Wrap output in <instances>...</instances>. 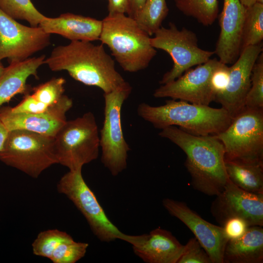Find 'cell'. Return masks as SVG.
I'll return each mask as SVG.
<instances>
[{
    "mask_svg": "<svg viewBox=\"0 0 263 263\" xmlns=\"http://www.w3.org/2000/svg\"><path fill=\"white\" fill-rule=\"evenodd\" d=\"M159 135L185 152V166L195 189L209 196H216L223 190L229 178L225 149L216 135H197L175 126L162 129Z\"/></svg>",
    "mask_w": 263,
    "mask_h": 263,
    "instance_id": "6da1fadb",
    "label": "cell"
},
{
    "mask_svg": "<svg viewBox=\"0 0 263 263\" xmlns=\"http://www.w3.org/2000/svg\"><path fill=\"white\" fill-rule=\"evenodd\" d=\"M53 71H66L75 80L87 86L110 93L126 81L116 70L115 62L103 44L91 41L73 40L55 47L44 60Z\"/></svg>",
    "mask_w": 263,
    "mask_h": 263,
    "instance_id": "7a4b0ae2",
    "label": "cell"
},
{
    "mask_svg": "<svg viewBox=\"0 0 263 263\" xmlns=\"http://www.w3.org/2000/svg\"><path fill=\"white\" fill-rule=\"evenodd\" d=\"M137 112L155 128L162 130L177 126L187 132L202 136L219 134L228 127L232 119L222 107L214 108L172 99L159 106L140 103Z\"/></svg>",
    "mask_w": 263,
    "mask_h": 263,
    "instance_id": "3957f363",
    "label": "cell"
},
{
    "mask_svg": "<svg viewBox=\"0 0 263 263\" xmlns=\"http://www.w3.org/2000/svg\"><path fill=\"white\" fill-rule=\"evenodd\" d=\"M99 39L106 45L123 70L135 73L147 68L157 54L150 36L135 20L123 13L108 14L102 20Z\"/></svg>",
    "mask_w": 263,
    "mask_h": 263,
    "instance_id": "277c9868",
    "label": "cell"
},
{
    "mask_svg": "<svg viewBox=\"0 0 263 263\" xmlns=\"http://www.w3.org/2000/svg\"><path fill=\"white\" fill-rule=\"evenodd\" d=\"M99 147L98 126L90 112L67 120L54 136L57 164L71 171L82 170L84 165L96 160Z\"/></svg>",
    "mask_w": 263,
    "mask_h": 263,
    "instance_id": "5b68a950",
    "label": "cell"
},
{
    "mask_svg": "<svg viewBox=\"0 0 263 263\" xmlns=\"http://www.w3.org/2000/svg\"><path fill=\"white\" fill-rule=\"evenodd\" d=\"M0 161L37 178L46 169L57 164L54 137L23 130L8 131L0 150Z\"/></svg>",
    "mask_w": 263,
    "mask_h": 263,
    "instance_id": "8992f818",
    "label": "cell"
},
{
    "mask_svg": "<svg viewBox=\"0 0 263 263\" xmlns=\"http://www.w3.org/2000/svg\"><path fill=\"white\" fill-rule=\"evenodd\" d=\"M216 135L224 146L225 160L263 165V108L245 107Z\"/></svg>",
    "mask_w": 263,
    "mask_h": 263,
    "instance_id": "52a82bcc",
    "label": "cell"
},
{
    "mask_svg": "<svg viewBox=\"0 0 263 263\" xmlns=\"http://www.w3.org/2000/svg\"><path fill=\"white\" fill-rule=\"evenodd\" d=\"M132 90V86L126 82L116 89L103 94L104 118L99 134L101 162L113 176L122 172L127 166L130 148L123 133L121 113L122 105Z\"/></svg>",
    "mask_w": 263,
    "mask_h": 263,
    "instance_id": "ba28073f",
    "label": "cell"
},
{
    "mask_svg": "<svg viewBox=\"0 0 263 263\" xmlns=\"http://www.w3.org/2000/svg\"><path fill=\"white\" fill-rule=\"evenodd\" d=\"M150 38L151 46L155 49L167 52L173 65L159 81L161 85L178 78L187 70L207 62L215 54L214 51L204 50L198 46L196 34L184 27L178 29L170 22L168 28L162 26Z\"/></svg>",
    "mask_w": 263,
    "mask_h": 263,
    "instance_id": "9c48e42d",
    "label": "cell"
},
{
    "mask_svg": "<svg viewBox=\"0 0 263 263\" xmlns=\"http://www.w3.org/2000/svg\"><path fill=\"white\" fill-rule=\"evenodd\" d=\"M81 170H69L63 175L57 184V191L73 203L99 241L110 243L118 239L126 242L129 235L122 232L107 216L84 180Z\"/></svg>",
    "mask_w": 263,
    "mask_h": 263,
    "instance_id": "30bf717a",
    "label": "cell"
},
{
    "mask_svg": "<svg viewBox=\"0 0 263 263\" xmlns=\"http://www.w3.org/2000/svg\"><path fill=\"white\" fill-rule=\"evenodd\" d=\"M222 63L215 57L190 68L176 79L155 90V98L170 97L198 105H209L215 101L216 93L211 84L214 71Z\"/></svg>",
    "mask_w": 263,
    "mask_h": 263,
    "instance_id": "8fae6325",
    "label": "cell"
},
{
    "mask_svg": "<svg viewBox=\"0 0 263 263\" xmlns=\"http://www.w3.org/2000/svg\"><path fill=\"white\" fill-rule=\"evenodd\" d=\"M50 35L39 26L20 24L0 9V60H25L50 44Z\"/></svg>",
    "mask_w": 263,
    "mask_h": 263,
    "instance_id": "7c38bea8",
    "label": "cell"
},
{
    "mask_svg": "<svg viewBox=\"0 0 263 263\" xmlns=\"http://www.w3.org/2000/svg\"><path fill=\"white\" fill-rule=\"evenodd\" d=\"M216 196L210 212L221 226L233 217L244 219L249 226H263V194L245 191L228 179L223 190Z\"/></svg>",
    "mask_w": 263,
    "mask_h": 263,
    "instance_id": "4fadbf2b",
    "label": "cell"
},
{
    "mask_svg": "<svg viewBox=\"0 0 263 263\" xmlns=\"http://www.w3.org/2000/svg\"><path fill=\"white\" fill-rule=\"evenodd\" d=\"M162 204L169 214L180 220L191 231L212 263H224V250L228 239L222 226L206 221L185 202L165 198Z\"/></svg>",
    "mask_w": 263,
    "mask_h": 263,
    "instance_id": "5bb4252c",
    "label": "cell"
},
{
    "mask_svg": "<svg viewBox=\"0 0 263 263\" xmlns=\"http://www.w3.org/2000/svg\"><path fill=\"white\" fill-rule=\"evenodd\" d=\"M262 52V43L243 49L237 59L229 67V80L226 88L215 97V101L232 118L245 107V97L251 85L252 70Z\"/></svg>",
    "mask_w": 263,
    "mask_h": 263,
    "instance_id": "9a60e30c",
    "label": "cell"
},
{
    "mask_svg": "<svg viewBox=\"0 0 263 263\" xmlns=\"http://www.w3.org/2000/svg\"><path fill=\"white\" fill-rule=\"evenodd\" d=\"M72 106V99L63 94L56 104L42 113H14L10 107H0V120L8 131L23 130L54 137L66 122V114Z\"/></svg>",
    "mask_w": 263,
    "mask_h": 263,
    "instance_id": "2e32d148",
    "label": "cell"
},
{
    "mask_svg": "<svg viewBox=\"0 0 263 263\" xmlns=\"http://www.w3.org/2000/svg\"><path fill=\"white\" fill-rule=\"evenodd\" d=\"M245 7L239 0H224L219 16L220 34L214 51L218 59L232 64L241 52V40Z\"/></svg>",
    "mask_w": 263,
    "mask_h": 263,
    "instance_id": "e0dca14e",
    "label": "cell"
},
{
    "mask_svg": "<svg viewBox=\"0 0 263 263\" xmlns=\"http://www.w3.org/2000/svg\"><path fill=\"white\" fill-rule=\"evenodd\" d=\"M126 242L146 263H177L184 247L170 231L160 227L148 234L129 235Z\"/></svg>",
    "mask_w": 263,
    "mask_h": 263,
    "instance_id": "ac0fdd59",
    "label": "cell"
},
{
    "mask_svg": "<svg viewBox=\"0 0 263 263\" xmlns=\"http://www.w3.org/2000/svg\"><path fill=\"white\" fill-rule=\"evenodd\" d=\"M102 21L71 13L56 18L45 17L39 26L48 34L59 35L71 41H93L99 39Z\"/></svg>",
    "mask_w": 263,
    "mask_h": 263,
    "instance_id": "d6986e66",
    "label": "cell"
},
{
    "mask_svg": "<svg viewBox=\"0 0 263 263\" xmlns=\"http://www.w3.org/2000/svg\"><path fill=\"white\" fill-rule=\"evenodd\" d=\"M45 56L29 58L23 61L10 63L0 77V107L18 94L28 90L27 80L31 75L37 76L38 68L44 64Z\"/></svg>",
    "mask_w": 263,
    "mask_h": 263,
    "instance_id": "ffe728a7",
    "label": "cell"
},
{
    "mask_svg": "<svg viewBox=\"0 0 263 263\" xmlns=\"http://www.w3.org/2000/svg\"><path fill=\"white\" fill-rule=\"evenodd\" d=\"M263 262L262 226H249L245 233L240 238L228 240L224 250V263Z\"/></svg>",
    "mask_w": 263,
    "mask_h": 263,
    "instance_id": "44dd1931",
    "label": "cell"
},
{
    "mask_svg": "<svg viewBox=\"0 0 263 263\" xmlns=\"http://www.w3.org/2000/svg\"><path fill=\"white\" fill-rule=\"evenodd\" d=\"M65 79L53 78L33 89L17 105L10 107L14 113H38L45 112L56 104L64 92Z\"/></svg>",
    "mask_w": 263,
    "mask_h": 263,
    "instance_id": "7402d4cb",
    "label": "cell"
},
{
    "mask_svg": "<svg viewBox=\"0 0 263 263\" xmlns=\"http://www.w3.org/2000/svg\"><path fill=\"white\" fill-rule=\"evenodd\" d=\"M229 179L239 188L255 194H263V165L225 160Z\"/></svg>",
    "mask_w": 263,
    "mask_h": 263,
    "instance_id": "603a6c76",
    "label": "cell"
},
{
    "mask_svg": "<svg viewBox=\"0 0 263 263\" xmlns=\"http://www.w3.org/2000/svg\"><path fill=\"white\" fill-rule=\"evenodd\" d=\"M173 0L179 11L195 19L203 26H211L218 17V0Z\"/></svg>",
    "mask_w": 263,
    "mask_h": 263,
    "instance_id": "cb8c5ba5",
    "label": "cell"
},
{
    "mask_svg": "<svg viewBox=\"0 0 263 263\" xmlns=\"http://www.w3.org/2000/svg\"><path fill=\"white\" fill-rule=\"evenodd\" d=\"M263 39V4L256 2L245 7L242 29L241 51L244 48L261 43Z\"/></svg>",
    "mask_w": 263,
    "mask_h": 263,
    "instance_id": "d4e9b609",
    "label": "cell"
},
{
    "mask_svg": "<svg viewBox=\"0 0 263 263\" xmlns=\"http://www.w3.org/2000/svg\"><path fill=\"white\" fill-rule=\"evenodd\" d=\"M169 11L166 0H147L134 19L150 36L162 26Z\"/></svg>",
    "mask_w": 263,
    "mask_h": 263,
    "instance_id": "484cf974",
    "label": "cell"
},
{
    "mask_svg": "<svg viewBox=\"0 0 263 263\" xmlns=\"http://www.w3.org/2000/svg\"><path fill=\"white\" fill-rule=\"evenodd\" d=\"M0 9L15 19L24 20L37 27L45 18L31 0H0Z\"/></svg>",
    "mask_w": 263,
    "mask_h": 263,
    "instance_id": "4316f807",
    "label": "cell"
},
{
    "mask_svg": "<svg viewBox=\"0 0 263 263\" xmlns=\"http://www.w3.org/2000/svg\"><path fill=\"white\" fill-rule=\"evenodd\" d=\"M71 238L67 233L56 229L41 231L32 244L33 254L50 259L58 245Z\"/></svg>",
    "mask_w": 263,
    "mask_h": 263,
    "instance_id": "83f0119b",
    "label": "cell"
},
{
    "mask_svg": "<svg viewBox=\"0 0 263 263\" xmlns=\"http://www.w3.org/2000/svg\"><path fill=\"white\" fill-rule=\"evenodd\" d=\"M245 107L263 108V54L258 56L252 70L251 85L245 99Z\"/></svg>",
    "mask_w": 263,
    "mask_h": 263,
    "instance_id": "f1b7e54d",
    "label": "cell"
},
{
    "mask_svg": "<svg viewBox=\"0 0 263 263\" xmlns=\"http://www.w3.org/2000/svg\"><path fill=\"white\" fill-rule=\"evenodd\" d=\"M89 244L77 242L72 237L58 245L50 260L54 263H75L84 257Z\"/></svg>",
    "mask_w": 263,
    "mask_h": 263,
    "instance_id": "f546056e",
    "label": "cell"
},
{
    "mask_svg": "<svg viewBox=\"0 0 263 263\" xmlns=\"http://www.w3.org/2000/svg\"><path fill=\"white\" fill-rule=\"evenodd\" d=\"M177 263H212L208 254L196 238H190L184 245Z\"/></svg>",
    "mask_w": 263,
    "mask_h": 263,
    "instance_id": "4dcf8cb0",
    "label": "cell"
},
{
    "mask_svg": "<svg viewBox=\"0 0 263 263\" xmlns=\"http://www.w3.org/2000/svg\"><path fill=\"white\" fill-rule=\"evenodd\" d=\"M222 226L227 238L232 240L241 237L249 226L244 219L233 217L226 220Z\"/></svg>",
    "mask_w": 263,
    "mask_h": 263,
    "instance_id": "1f68e13d",
    "label": "cell"
},
{
    "mask_svg": "<svg viewBox=\"0 0 263 263\" xmlns=\"http://www.w3.org/2000/svg\"><path fill=\"white\" fill-rule=\"evenodd\" d=\"M229 67L227 65L222 63L213 74L211 84L216 96L222 93L226 88L229 80Z\"/></svg>",
    "mask_w": 263,
    "mask_h": 263,
    "instance_id": "d6a6232c",
    "label": "cell"
},
{
    "mask_svg": "<svg viewBox=\"0 0 263 263\" xmlns=\"http://www.w3.org/2000/svg\"><path fill=\"white\" fill-rule=\"evenodd\" d=\"M108 14H126L128 0H107Z\"/></svg>",
    "mask_w": 263,
    "mask_h": 263,
    "instance_id": "836d02e7",
    "label": "cell"
},
{
    "mask_svg": "<svg viewBox=\"0 0 263 263\" xmlns=\"http://www.w3.org/2000/svg\"><path fill=\"white\" fill-rule=\"evenodd\" d=\"M147 0H128L126 14L135 19Z\"/></svg>",
    "mask_w": 263,
    "mask_h": 263,
    "instance_id": "e575fe53",
    "label": "cell"
},
{
    "mask_svg": "<svg viewBox=\"0 0 263 263\" xmlns=\"http://www.w3.org/2000/svg\"><path fill=\"white\" fill-rule=\"evenodd\" d=\"M8 132V131L0 120V150L3 147Z\"/></svg>",
    "mask_w": 263,
    "mask_h": 263,
    "instance_id": "d590c367",
    "label": "cell"
},
{
    "mask_svg": "<svg viewBox=\"0 0 263 263\" xmlns=\"http://www.w3.org/2000/svg\"><path fill=\"white\" fill-rule=\"evenodd\" d=\"M241 3L245 7H248L256 3V0H239Z\"/></svg>",
    "mask_w": 263,
    "mask_h": 263,
    "instance_id": "8d00e7d4",
    "label": "cell"
},
{
    "mask_svg": "<svg viewBox=\"0 0 263 263\" xmlns=\"http://www.w3.org/2000/svg\"><path fill=\"white\" fill-rule=\"evenodd\" d=\"M5 70V67L3 66V64L0 60V77L2 75L4 71Z\"/></svg>",
    "mask_w": 263,
    "mask_h": 263,
    "instance_id": "74e56055",
    "label": "cell"
},
{
    "mask_svg": "<svg viewBox=\"0 0 263 263\" xmlns=\"http://www.w3.org/2000/svg\"><path fill=\"white\" fill-rule=\"evenodd\" d=\"M256 2L263 4V0H256Z\"/></svg>",
    "mask_w": 263,
    "mask_h": 263,
    "instance_id": "f35d334b",
    "label": "cell"
}]
</instances>
